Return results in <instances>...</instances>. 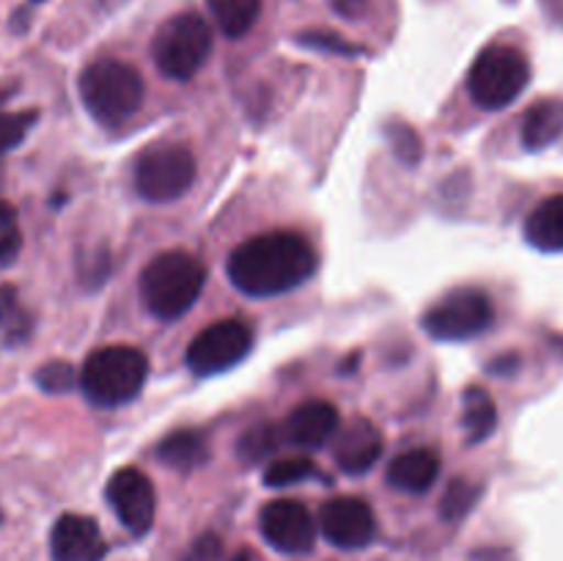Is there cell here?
Masks as SVG:
<instances>
[{
  "label": "cell",
  "mask_w": 563,
  "mask_h": 561,
  "mask_svg": "<svg viewBox=\"0 0 563 561\" xmlns=\"http://www.w3.org/2000/svg\"><path fill=\"white\" fill-rule=\"evenodd\" d=\"M467 561H515V556L504 548H478L467 556Z\"/></svg>",
  "instance_id": "32"
},
{
  "label": "cell",
  "mask_w": 563,
  "mask_h": 561,
  "mask_svg": "<svg viewBox=\"0 0 563 561\" xmlns=\"http://www.w3.org/2000/svg\"><path fill=\"white\" fill-rule=\"evenodd\" d=\"M262 537L289 556L308 553L317 542V522L300 501H269L258 517Z\"/></svg>",
  "instance_id": "12"
},
{
  "label": "cell",
  "mask_w": 563,
  "mask_h": 561,
  "mask_svg": "<svg viewBox=\"0 0 563 561\" xmlns=\"http://www.w3.org/2000/svg\"><path fill=\"white\" fill-rule=\"evenodd\" d=\"M0 522H3V509H0Z\"/></svg>",
  "instance_id": "34"
},
{
  "label": "cell",
  "mask_w": 563,
  "mask_h": 561,
  "mask_svg": "<svg viewBox=\"0 0 563 561\" xmlns=\"http://www.w3.org/2000/svg\"><path fill=\"white\" fill-rule=\"evenodd\" d=\"M319 476V468L308 457H284L275 460L273 465L264 471V484L267 487H289V484L306 482V479Z\"/></svg>",
  "instance_id": "25"
},
{
  "label": "cell",
  "mask_w": 563,
  "mask_h": 561,
  "mask_svg": "<svg viewBox=\"0 0 563 561\" xmlns=\"http://www.w3.org/2000/svg\"><path fill=\"white\" fill-rule=\"evenodd\" d=\"M253 346V330L242 319H220L203 328L187 346V366L190 372L209 374L229 372L242 361Z\"/></svg>",
  "instance_id": "9"
},
{
  "label": "cell",
  "mask_w": 563,
  "mask_h": 561,
  "mask_svg": "<svg viewBox=\"0 0 563 561\" xmlns=\"http://www.w3.org/2000/svg\"><path fill=\"white\" fill-rule=\"evenodd\" d=\"M53 561H102L108 553L97 520L86 515H60L49 531Z\"/></svg>",
  "instance_id": "14"
},
{
  "label": "cell",
  "mask_w": 563,
  "mask_h": 561,
  "mask_svg": "<svg viewBox=\"0 0 563 561\" xmlns=\"http://www.w3.org/2000/svg\"><path fill=\"white\" fill-rule=\"evenodd\" d=\"M462 427H465L471 443H482L498 427V410L493 396L478 385H471L462 396Z\"/></svg>",
  "instance_id": "21"
},
{
  "label": "cell",
  "mask_w": 563,
  "mask_h": 561,
  "mask_svg": "<svg viewBox=\"0 0 563 561\" xmlns=\"http://www.w3.org/2000/svg\"><path fill=\"white\" fill-rule=\"evenodd\" d=\"M302 44L313 50H324V53H339V55H361L363 47H355L350 44L346 38H341L339 33H330V31H308L300 36Z\"/></svg>",
  "instance_id": "30"
},
{
  "label": "cell",
  "mask_w": 563,
  "mask_h": 561,
  "mask_svg": "<svg viewBox=\"0 0 563 561\" xmlns=\"http://www.w3.org/2000/svg\"><path fill=\"white\" fill-rule=\"evenodd\" d=\"M146 86L141 72L119 58H99L80 75V99L91 119L104 127H119L141 110Z\"/></svg>",
  "instance_id": "3"
},
{
  "label": "cell",
  "mask_w": 563,
  "mask_h": 561,
  "mask_svg": "<svg viewBox=\"0 0 563 561\" xmlns=\"http://www.w3.org/2000/svg\"><path fill=\"white\" fill-rule=\"evenodd\" d=\"M212 53V28L196 11H181L157 28L152 58L168 80L187 82L201 72Z\"/></svg>",
  "instance_id": "5"
},
{
  "label": "cell",
  "mask_w": 563,
  "mask_h": 561,
  "mask_svg": "<svg viewBox=\"0 0 563 561\" xmlns=\"http://www.w3.org/2000/svg\"><path fill=\"white\" fill-rule=\"evenodd\" d=\"M531 80L526 53L511 44H493L482 50L467 72V94L484 110H504L520 97Z\"/></svg>",
  "instance_id": "6"
},
{
  "label": "cell",
  "mask_w": 563,
  "mask_h": 561,
  "mask_svg": "<svg viewBox=\"0 0 563 561\" xmlns=\"http://www.w3.org/2000/svg\"><path fill=\"white\" fill-rule=\"evenodd\" d=\"M207 284V267L187 251H165L141 270L137 292L157 319H179L190 311Z\"/></svg>",
  "instance_id": "2"
},
{
  "label": "cell",
  "mask_w": 563,
  "mask_h": 561,
  "mask_svg": "<svg viewBox=\"0 0 563 561\" xmlns=\"http://www.w3.org/2000/svg\"><path fill=\"white\" fill-rule=\"evenodd\" d=\"M108 251H99L97 256H86L82 258V270H80V278L91 280V284H99V280H104V275H108Z\"/></svg>",
  "instance_id": "31"
},
{
  "label": "cell",
  "mask_w": 563,
  "mask_h": 561,
  "mask_svg": "<svg viewBox=\"0 0 563 561\" xmlns=\"http://www.w3.org/2000/svg\"><path fill=\"white\" fill-rule=\"evenodd\" d=\"M385 135H388L390 148H394V154L401 160V163L405 165L421 163L423 143L410 124H405V121H390V124L385 127Z\"/></svg>",
  "instance_id": "28"
},
{
  "label": "cell",
  "mask_w": 563,
  "mask_h": 561,
  "mask_svg": "<svg viewBox=\"0 0 563 561\" xmlns=\"http://www.w3.org/2000/svg\"><path fill=\"white\" fill-rule=\"evenodd\" d=\"M526 240L539 251H563V196L539 201L526 218Z\"/></svg>",
  "instance_id": "17"
},
{
  "label": "cell",
  "mask_w": 563,
  "mask_h": 561,
  "mask_svg": "<svg viewBox=\"0 0 563 561\" xmlns=\"http://www.w3.org/2000/svg\"><path fill=\"white\" fill-rule=\"evenodd\" d=\"M198 174L196 157L185 143H152L132 165V182L143 201L168 204L185 196Z\"/></svg>",
  "instance_id": "7"
},
{
  "label": "cell",
  "mask_w": 563,
  "mask_h": 561,
  "mask_svg": "<svg viewBox=\"0 0 563 561\" xmlns=\"http://www.w3.org/2000/svg\"><path fill=\"white\" fill-rule=\"evenodd\" d=\"M319 531L335 548L361 550L377 537V520L366 501L346 495V498H333L322 506Z\"/></svg>",
  "instance_id": "11"
},
{
  "label": "cell",
  "mask_w": 563,
  "mask_h": 561,
  "mask_svg": "<svg viewBox=\"0 0 563 561\" xmlns=\"http://www.w3.org/2000/svg\"><path fill=\"white\" fill-rule=\"evenodd\" d=\"M317 251L297 231H267L231 251L229 280L247 297H275L297 289L317 273Z\"/></svg>",
  "instance_id": "1"
},
{
  "label": "cell",
  "mask_w": 563,
  "mask_h": 561,
  "mask_svg": "<svg viewBox=\"0 0 563 561\" xmlns=\"http://www.w3.org/2000/svg\"><path fill=\"white\" fill-rule=\"evenodd\" d=\"M207 6L209 14L214 16V25L229 38L251 33L262 16V0H207Z\"/></svg>",
  "instance_id": "22"
},
{
  "label": "cell",
  "mask_w": 563,
  "mask_h": 561,
  "mask_svg": "<svg viewBox=\"0 0 563 561\" xmlns=\"http://www.w3.org/2000/svg\"><path fill=\"white\" fill-rule=\"evenodd\" d=\"M75 380V369L66 361H47L36 369V374H33V383H36L44 394H69Z\"/></svg>",
  "instance_id": "29"
},
{
  "label": "cell",
  "mask_w": 563,
  "mask_h": 561,
  "mask_svg": "<svg viewBox=\"0 0 563 561\" xmlns=\"http://www.w3.org/2000/svg\"><path fill=\"white\" fill-rule=\"evenodd\" d=\"M157 457L176 471H196L209 460V446L196 429H176L157 446Z\"/></svg>",
  "instance_id": "19"
},
{
  "label": "cell",
  "mask_w": 563,
  "mask_h": 561,
  "mask_svg": "<svg viewBox=\"0 0 563 561\" xmlns=\"http://www.w3.org/2000/svg\"><path fill=\"white\" fill-rule=\"evenodd\" d=\"M278 443H280L278 427H273V424L267 421H258L242 432L240 443H236V454H240L247 465H256V462L273 457L275 449H278Z\"/></svg>",
  "instance_id": "23"
},
{
  "label": "cell",
  "mask_w": 563,
  "mask_h": 561,
  "mask_svg": "<svg viewBox=\"0 0 563 561\" xmlns=\"http://www.w3.org/2000/svg\"><path fill=\"white\" fill-rule=\"evenodd\" d=\"M33 314L11 284H0V341L3 346H20L31 339Z\"/></svg>",
  "instance_id": "20"
},
{
  "label": "cell",
  "mask_w": 563,
  "mask_h": 561,
  "mask_svg": "<svg viewBox=\"0 0 563 561\" xmlns=\"http://www.w3.org/2000/svg\"><path fill=\"white\" fill-rule=\"evenodd\" d=\"M440 476V457L432 449L401 451L388 468V484L401 493H427Z\"/></svg>",
  "instance_id": "16"
},
{
  "label": "cell",
  "mask_w": 563,
  "mask_h": 561,
  "mask_svg": "<svg viewBox=\"0 0 563 561\" xmlns=\"http://www.w3.org/2000/svg\"><path fill=\"white\" fill-rule=\"evenodd\" d=\"M22 251V229L16 209L9 201H0V270L14 264Z\"/></svg>",
  "instance_id": "26"
},
{
  "label": "cell",
  "mask_w": 563,
  "mask_h": 561,
  "mask_svg": "<svg viewBox=\"0 0 563 561\" xmlns=\"http://www.w3.org/2000/svg\"><path fill=\"white\" fill-rule=\"evenodd\" d=\"M478 498H482V484L471 482V479H454L440 501V517L449 522H460L476 506Z\"/></svg>",
  "instance_id": "24"
},
{
  "label": "cell",
  "mask_w": 563,
  "mask_h": 561,
  "mask_svg": "<svg viewBox=\"0 0 563 561\" xmlns=\"http://www.w3.org/2000/svg\"><path fill=\"white\" fill-rule=\"evenodd\" d=\"M38 113L36 110H0V154L11 152V148L20 146L27 138L31 127L36 124Z\"/></svg>",
  "instance_id": "27"
},
{
  "label": "cell",
  "mask_w": 563,
  "mask_h": 561,
  "mask_svg": "<svg viewBox=\"0 0 563 561\" xmlns=\"http://www.w3.org/2000/svg\"><path fill=\"white\" fill-rule=\"evenodd\" d=\"M495 322V308L487 292L460 286L440 297L421 317V328L438 341H467L487 333Z\"/></svg>",
  "instance_id": "8"
},
{
  "label": "cell",
  "mask_w": 563,
  "mask_h": 561,
  "mask_svg": "<svg viewBox=\"0 0 563 561\" xmlns=\"http://www.w3.org/2000/svg\"><path fill=\"white\" fill-rule=\"evenodd\" d=\"M333 3H335V11H339V14L350 16V20H357V16L366 11L368 0H333Z\"/></svg>",
  "instance_id": "33"
},
{
  "label": "cell",
  "mask_w": 563,
  "mask_h": 561,
  "mask_svg": "<svg viewBox=\"0 0 563 561\" xmlns=\"http://www.w3.org/2000/svg\"><path fill=\"white\" fill-rule=\"evenodd\" d=\"M330 443H333L335 465L352 476L372 471L383 457V432L368 418H352L344 427L339 424Z\"/></svg>",
  "instance_id": "13"
},
{
  "label": "cell",
  "mask_w": 563,
  "mask_h": 561,
  "mask_svg": "<svg viewBox=\"0 0 563 561\" xmlns=\"http://www.w3.org/2000/svg\"><path fill=\"white\" fill-rule=\"evenodd\" d=\"M339 410L330 402L311 399L291 410V416L286 418L284 432L291 446L311 451L328 443L335 435V429H339Z\"/></svg>",
  "instance_id": "15"
},
{
  "label": "cell",
  "mask_w": 563,
  "mask_h": 561,
  "mask_svg": "<svg viewBox=\"0 0 563 561\" xmlns=\"http://www.w3.org/2000/svg\"><path fill=\"white\" fill-rule=\"evenodd\" d=\"M148 377V358L135 346H102L82 363L80 388L93 405L119 407L141 394Z\"/></svg>",
  "instance_id": "4"
},
{
  "label": "cell",
  "mask_w": 563,
  "mask_h": 561,
  "mask_svg": "<svg viewBox=\"0 0 563 561\" xmlns=\"http://www.w3.org/2000/svg\"><path fill=\"white\" fill-rule=\"evenodd\" d=\"M563 135V99H539L522 116V143L526 148L550 146Z\"/></svg>",
  "instance_id": "18"
},
{
  "label": "cell",
  "mask_w": 563,
  "mask_h": 561,
  "mask_svg": "<svg viewBox=\"0 0 563 561\" xmlns=\"http://www.w3.org/2000/svg\"><path fill=\"white\" fill-rule=\"evenodd\" d=\"M104 495H108L110 509L115 512L126 531H132L135 537L152 531L157 495H154V484L148 482L146 473L137 471V468H121L110 476Z\"/></svg>",
  "instance_id": "10"
}]
</instances>
